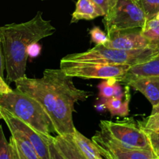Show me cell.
I'll use <instances>...</instances> for the list:
<instances>
[{
	"label": "cell",
	"mask_w": 159,
	"mask_h": 159,
	"mask_svg": "<svg viewBox=\"0 0 159 159\" xmlns=\"http://www.w3.org/2000/svg\"><path fill=\"white\" fill-rule=\"evenodd\" d=\"M55 32L56 28L51 24V20L43 18L41 11L27 22L0 26V40L8 82H15L26 76L30 47Z\"/></svg>",
	"instance_id": "obj_1"
},
{
	"label": "cell",
	"mask_w": 159,
	"mask_h": 159,
	"mask_svg": "<svg viewBox=\"0 0 159 159\" xmlns=\"http://www.w3.org/2000/svg\"><path fill=\"white\" fill-rule=\"evenodd\" d=\"M43 77L51 84L56 94V105L51 117L54 131L61 136L73 134L76 130L72 119L75 104L85 101L93 93L76 88L72 77L66 75L61 68L45 69Z\"/></svg>",
	"instance_id": "obj_2"
},
{
	"label": "cell",
	"mask_w": 159,
	"mask_h": 159,
	"mask_svg": "<svg viewBox=\"0 0 159 159\" xmlns=\"http://www.w3.org/2000/svg\"><path fill=\"white\" fill-rule=\"evenodd\" d=\"M0 107L45 136L54 131L52 121L43 107L31 96L17 89L0 94Z\"/></svg>",
	"instance_id": "obj_3"
},
{
	"label": "cell",
	"mask_w": 159,
	"mask_h": 159,
	"mask_svg": "<svg viewBox=\"0 0 159 159\" xmlns=\"http://www.w3.org/2000/svg\"><path fill=\"white\" fill-rule=\"evenodd\" d=\"M159 54V44L138 50L113 49L102 45H96L85 52L74 53L62 57L61 61L68 62H96V63L139 65L151 60Z\"/></svg>",
	"instance_id": "obj_4"
},
{
	"label": "cell",
	"mask_w": 159,
	"mask_h": 159,
	"mask_svg": "<svg viewBox=\"0 0 159 159\" xmlns=\"http://www.w3.org/2000/svg\"><path fill=\"white\" fill-rule=\"evenodd\" d=\"M130 67L128 65H113L96 62L60 61V68L66 75L86 79L107 80L114 79L119 81Z\"/></svg>",
	"instance_id": "obj_5"
},
{
	"label": "cell",
	"mask_w": 159,
	"mask_h": 159,
	"mask_svg": "<svg viewBox=\"0 0 159 159\" xmlns=\"http://www.w3.org/2000/svg\"><path fill=\"white\" fill-rule=\"evenodd\" d=\"M146 21L144 11L137 0H118L115 7L103 17L107 31L142 28Z\"/></svg>",
	"instance_id": "obj_6"
},
{
	"label": "cell",
	"mask_w": 159,
	"mask_h": 159,
	"mask_svg": "<svg viewBox=\"0 0 159 159\" xmlns=\"http://www.w3.org/2000/svg\"><path fill=\"white\" fill-rule=\"evenodd\" d=\"M100 128L115 141L130 148L152 150L144 130L133 119L121 121L101 120Z\"/></svg>",
	"instance_id": "obj_7"
},
{
	"label": "cell",
	"mask_w": 159,
	"mask_h": 159,
	"mask_svg": "<svg viewBox=\"0 0 159 159\" xmlns=\"http://www.w3.org/2000/svg\"><path fill=\"white\" fill-rule=\"evenodd\" d=\"M105 159H153L152 150L130 148L115 141L107 132L101 129L92 138Z\"/></svg>",
	"instance_id": "obj_8"
},
{
	"label": "cell",
	"mask_w": 159,
	"mask_h": 159,
	"mask_svg": "<svg viewBox=\"0 0 159 159\" xmlns=\"http://www.w3.org/2000/svg\"><path fill=\"white\" fill-rule=\"evenodd\" d=\"M1 111L3 120L9 130H16L23 135L32 144L40 158L50 159V142L52 137L51 135L48 137L41 134L2 107Z\"/></svg>",
	"instance_id": "obj_9"
},
{
	"label": "cell",
	"mask_w": 159,
	"mask_h": 159,
	"mask_svg": "<svg viewBox=\"0 0 159 159\" xmlns=\"http://www.w3.org/2000/svg\"><path fill=\"white\" fill-rule=\"evenodd\" d=\"M107 34L109 41L104 46L109 48L130 51L143 49L155 45L142 35L141 28L113 30L107 31Z\"/></svg>",
	"instance_id": "obj_10"
},
{
	"label": "cell",
	"mask_w": 159,
	"mask_h": 159,
	"mask_svg": "<svg viewBox=\"0 0 159 159\" xmlns=\"http://www.w3.org/2000/svg\"><path fill=\"white\" fill-rule=\"evenodd\" d=\"M123 84L142 93L152 106L159 103V76L134 78Z\"/></svg>",
	"instance_id": "obj_11"
},
{
	"label": "cell",
	"mask_w": 159,
	"mask_h": 159,
	"mask_svg": "<svg viewBox=\"0 0 159 159\" xmlns=\"http://www.w3.org/2000/svg\"><path fill=\"white\" fill-rule=\"evenodd\" d=\"M11 159H41L30 142L16 130H10Z\"/></svg>",
	"instance_id": "obj_12"
},
{
	"label": "cell",
	"mask_w": 159,
	"mask_h": 159,
	"mask_svg": "<svg viewBox=\"0 0 159 159\" xmlns=\"http://www.w3.org/2000/svg\"><path fill=\"white\" fill-rule=\"evenodd\" d=\"M149 76H159V54L148 61L131 66L118 82L124 83L134 78Z\"/></svg>",
	"instance_id": "obj_13"
},
{
	"label": "cell",
	"mask_w": 159,
	"mask_h": 159,
	"mask_svg": "<svg viewBox=\"0 0 159 159\" xmlns=\"http://www.w3.org/2000/svg\"><path fill=\"white\" fill-rule=\"evenodd\" d=\"M104 16L103 11L92 0H78L75 9L71 15V23H77L82 20H92Z\"/></svg>",
	"instance_id": "obj_14"
},
{
	"label": "cell",
	"mask_w": 159,
	"mask_h": 159,
	"mask_svg": "<svg viewBox=\"0 0 159 159\" xmlns=\"http://www.w3.org/2000/svg\"><path fill=\"white\" fill-rule=\"evenodd\" d=\"M52 141L65 159H87L73 141L72 134L52 136Z\"/></svg>",
	"instance_id": "obj_15"
},
{
	"label": "cell",
	"mask_w": 159,
	"mask_h": 159,
	"mask_svg": "<svg viewBox=\"0 0 159 159\" xmlns=\"http://www.w3.org/2000/svg\"><path fill=\"white\" fill-rule=\"evenodd\" d=\"M72 138L77 147L87 159H105L94 142L84 136L79 130H75Z\"/></svg>",
	"instance_id": "obj_16"
},
{
	"label": "cell",
	"mask_w": 159,
	"mask_h": 159,
	"mask_svg": "<svg viewBox=\"0 0 159 159\" xmlns=\"http://www.w3.org/2000/svg\"><path fill=\"white\" fill-rule=\"evenodd\" d=\"M123 96H113L110 99H105L104 107L110 111L112 116H126L129 114V102L130 96L127 95L125 99Z\"/></svg>",
	"instance_id": "obj_17"
},
{
	"label": "cell",
	"mask_w": 159,
	"mask_h": 159,
	"mask_svg": "<svg viewBox=\"0 0 159 159\" xmlns=\"http://www.w3.org/2000/svg\"><path fill=\"white\" fill-rule=\"evenodd\" d=\"M141 34L152 43L159 44V20H147L141 28Z\"/></svg>",
	"instance_id": "obj_18"
},
{
	"label": "cell",
	"mask_w": 159,
	"mask_h": 159,
	"mask_svg": "<svg viewBox=\"0 0 159 159\" xmlns=\"http://www.w3.org/2000/svg\"><path fill=\"white\" fill-rule=\"evenodd\" d=\"M140 127L144 130H156L159 129V103L152 106L150 116L142 121H138Z\"/></svg>",
	"instance_id": "obj_19"
},
{
	"label": "cell",
	"mask_w": 159,
	"mask_h": 159,
	"mask_svg": "<svg viewBox=\"0 0 159 159\" xmlns=\"http://www.w3.org/2000/svg\"><path fill=\"white\" fill-rule=\"evenodd\" d=\"M143 9L147 20L156 18L159 12V0H137Z\"/></svg>",
	"instance_id": "obj_20"
},
{
	"label": "cell",
	"mask_w": 159,
	"mask_h": 159,
	"mask_svg": "<svg viewBox=\"0 0 159 159\" xmlns=\"http://www.w3.org/2000/svg\"><path fill=\"white\" fill-rule=\"evenodd\" d=\"M118 81L116 79H107L101 82L98 88L99 89L100 96L103 99H107L113 97L115 96V89H116V85Z\"/></svg>",
	"instance_id": "obj_21"
},
{
	"label": "cell",
	"mask_w": 159,
	"mask_h": 159,
	"mask_svg": "<svg viewBox=\"0 0 159 159\" xmlns=\"http://www.w3.org/2000/svg\"><path fill=\"white\" fill-rule=\"evenodd\" d=\"M142 129V128H141ZM144 132L145 133L146 136H147L149 144H150L151 149H152V152L155 156H158L159 155V129L156 130H144Z\"/></svg>",
	"instance_id": "obj_22"
},
{
	"label": "cell",
	"mask_w": 159,
	"mask_h": 159,
	"mask_svg": "<svg viewBox=\"0 0 159 159\" xmlns=\"http://www.w3.org/2000/svg\"><path fill=\"white\" fill-rule=\"evenodd\" d=\"M91 40L96 45H105L109 41L108 34L102 30L98 26H94L89 30Z\"/></svg>",
	"instance_id": "obj_23"
},
{
	"label": "cell",
	"mask_w": 159,
	"mask_h": 159,
	"mask_svg": "<svg viewBox=\"0 0 159 159\" xmlns=\"http://www.w3.org/2000/svg\"><path fill=\"white\" fill-rule=\"evenodd\" d=\"M0 159H11L10 148L0 125Z\"/></svg>",
	"instance_id": "obj_24"
},
{
	"label": "cell",
	"mask_w": 159,
	"mask_h": 159,
	"mask_svg": "<svg viewBox=\"0 0 159 159\" xmlns=\"http://www.w3.org/2000/svg\"><path fill=\"white\" fill-rule=\"evenodd\" d=\"M95 4L97 5L107 15L111 9L115 7L118 0H92Z\"/></svg>",
	"instance_id": "obj_25"
},
{
	"label": "cell",
	"mask_w": 159,
	"mask_h": 159,
	"mask_svg": "<svg viewBox=\"0 0 159 159\" xmlns=\"http://www.w3.org/2000/svg\"><path fill=\"white\" fill-rule=\"evenodd\" d=\"M50 159H65L54 146L52 141V137L50 142Z\"/></svg>",
	"instance_id": "obj_26"
},
{
	"label": "cell",
	"mask_w": 159,
	"mask_h": 159,
	"mask_svg": "<svg viewBox=\"0 0 159 159\" xmlns=\"http://www.w3.org/2000/svg\"><path fill=\"white\" fill-rule=\"evenodd\" d=\"M11 91H12V89L8 85L7 82L5 81L4 78H2L0 75V94L8 93Z\"/></svg>",
	"instance_id": "obj_27"
},
{
	"label": "cell",
	"mask_w": 159,
	"mask_h": 159,
	"mask_svg": "<svg viewBox=\"0 0 159 159\" xmlns=\"http://www.w3.org/2000/svg\"><path fill=\"white\" fill-rule=\"evenodd\" d=\"M6 69V65H5V58L3 54L2 46L1 40H0V75L4 78V70Z\"/></svg>",
	"instance_id": "obj_28"
},
{
	"label": "cell",
	"mask_w": 159,
	"mask_h": 159,
	"mask_svg": "<svg viewBox=\"0 0 159 159\" xmlns=\"http://www.w3.org/2000/svg\"><path fill=\"white\" fill-rule=\"evenodd\" d=\"M40 51V47L37 44V43L31 45L28 49V54L31 57H36L39 54Z\"/></svg>",
	"instance_id": "obj_29"
},
{
	"label": "cell",
	"mask_w": 159,
	"mask_h": 159,
	"mask_svg": "<svg viewBox=\"0 0 159 159\" xmlns=\"http://www.w3.org/2000/svg\"><path fill=\"white\" fill-rule=\"evenodd\" d=\"M0 120H3L2 113V111H1V107H0Z\"/></svg>",
	"instance_id": "obj_30"
},
{
	"label": "cell",
	"mask_w": 159,
	"mask_h": 159,
	"mask_svg": "<svg viewBox=\"0 0 159 159\" xmlns=\"http://www.w3.org/2000/svg\"><path fill=\"white\" fill-rule=\"evenodd\" d=\"M156 19H158V20H159V12L158 13V15H157L156 16Z\"/></svg>",
	"instance_id": "obj_31"
},
{
	"label": "cell",
	"mask_w": 159,
	"mask_h": 159,
	"mask_svg": "<svg viewBox=\"0 0 159 159\" xmlns=\"http://www.w3.org/2000/svg\"><path fill=\"white\" fill-rule=\"evenodd\" d=\"M153 159H158V158H157V157H155V158H154Z\"/></svg>",
	"instance_id": "obj_32"
},
{
	"label": "cell",
	"mask_w": 159,
	"mask_h": 159,
	"mask_svg": "<svg viewBox=\"0 0 159 159\" xmlns=\"http://www.w3.org/2000/svg\"><path fill=\"white\" fill-rule=\"evenodd\" d=\"M157 158L159 159V155H158V156H157Z\"/></svg>",
	"instance_id": "obj_33"
}]
</instances>
